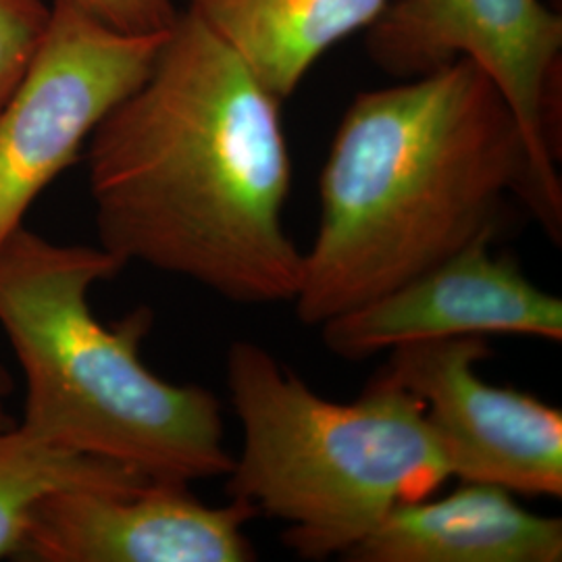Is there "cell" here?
<instances>
[{
	"label": "cell",
	"instance_id": "cell-1",
	"mask_svg": "<svg viewBox=\"0 0 562 562\" xmlns=\"http://www.w3.org/2000/svg\"><path fill=\"white\" fill-rule=\"evenodd\" d=\"M88 178L104 250L246 306L292 302V162L280 101L180 11L140 86L99 123Z\"/></svg>",
	"mask_w": 562,
	"mask_h": 562
},
{
	"label": "cell",
	"instance_id": "cell-2",
	"mask_svg": "<svg viewBox=\"0 0 562 562\" xmlns=\"http://www.w3.org/2000/svg\"><path fill=\"white\" fill-rule=\"evenodd\" d=\"M508 194L561 241L521 125L473 60L355 97L319 176V223L292 304L322 323L498 232Z\"/></svg>",
	"mask_w": 562,
	"mask_h": 562
},
{
	"label": "cell",
	"instance_id": "cell-3",
	"mask_svg": "<svg viewBox=\"0 0 562 562\" xmlns=\"http://www.w3.org/2000/svg\"><path fill=\"white\" fill-rule=\"evenodd\" d=\"M123 267L102 246L57 244L25 225L0 244V327L25 378L21 425L155 482L227 477L234 454L215 394L165 382L142 361L150 311L113 325L92 313V288Z\"/></svg>",
	"mask_w": 562,
	"mask_h": 562
},
{
	"label": "cell",
	"instance_id": "cell-4",
	"mask_svg": "<svg viewBox=\"0 0 562 562\" xmlns=\"http://www.w3.org/2000/svg\"><path fill=\"white\" fill-rule=\"evenodd\" d=\"M241 450L227 494L285 525L301 559H344L404 503L452 480L422 402L380 373L359 401L315 394L255 341L227 352Z\"/></svg>",
	"mask_w": 562,
	"mask_h": 562
},
{
	"label": "cell",
	"instance_id": "cell-5",
	"mask_svg": "<svg viewBox=\"0 0 562 562\" xmlns=\"http://www.w3.org/2000/svg\"><path fill=\"white\" fill-rule=\"evenodd\" d=\"M364 36L369 59L411 80L473 60L521 125L546 201L562 215L561 11L543 0H390Z\"/></svg>",
	"mask_w": 562,
	"mask_h": 562
},
{
	"label": "cell",
	"instance_id": "cell-6",
	"mask_svg": "<svg viewBox=\"0 0 562 562\" xmlns=\"http://www.w3.org/2000/svg\"><path fill=\"white\" fill-rule=\"evenodd\" d=\"M167 34H125L71 0H55L38 53L0 109V244L140 86Z\"/></svg>",
	"mask_w": 562,
	"mask_h": 562
},
{
	"label": "cell",
	"instance_id": "cell-7",
	"mask_svg": "<svg viewBox=\"0 0 562 562\" xmlns=\"http://www.w3.org/2000/svg\"><path fill=\"white\" fill-rule=\"evenodd\" d=\"M387 355L383 375L422 402L454 480L561 498V408L483 382L477 364L492 355L485 338L417 341Z\"/></svg>",
	"mask_w": 562,
	"mask_h": 562
},
{
	"label": "cell",
	"instance_id": "cell-8",
	"mask_svg": "<svg viewBox=\"0 0 562 562\" xmlns=\"http://www.w3.org/2000/svg\"><path fill=\"white\" fill-rule=\"evenodd\" d=\"M487 232L459 252L319 325L325 348L364 361L417 341L471 336L562 340V301L538 288Z\"/></svg>",
	"mask_w": 562,
	"mask_h": 562
},
{
	"label": "cell",
	"instance_id": "cell-9",
	"mask_svg": "<svg viewBox=\"0 0 562 562\" xmlns=\"http://www.w3.org/2000/svg\"><path fill=\"white\" fill-rule=\"evenodd\" d=\"M190 483L148 482L134 490L69 487L48 494L30 521L21 561L248 562L246 522L259 513L232 498L201 503Z\"/></svg>",
	"mask_w": 562,
	"mask_h": 562
},
{
	"label": "cell",
	"instance_id": "cell-10",
	"mask_svg": "<svg viewBox=\"0 0 562 562\" xmlns=\"http://www.w3.org/2000/svg\"><path fill=\"white\" fill-rule=\"evenodd\" d=\"M344 561L561 562L562 521L501 485L459 482L440 498L398 504Z\"/></svg>",
	"mask_w": 562,
	"mask_h": 562
},
{
	"label": "cell",
	"instance_id": "cell-11",
	"mask_svg": "<svg viewBox=\"0 0 562 562\" xmlns=\"http://www.w3.org/2000/svg\"><path fill=\"white\" fill-rule=\"evenodd\" d=\"M255 78L285 101L338 42L367 30L390 0H183Z\"/></svg>",
	"mask_w": 562,
	"mask_h": 562
},
{
	"label": "cell",
	"instance_id": "cell-12",
	"mask_svg": "<svg viewBox=\"0 0 562 562\" xmlns=\"http://www.w3.org/2000/svg\"><path fill=\"white\" fill-rule=\"evenodd\" d=\"M155 482L97 457L46 442L25 425L0 434V559H18L36 506L69 487L134 490Z\"/></svg>",
	"mask_w": 562,
	"mask_h": 562
},
{
	"label": "cell",
	"instance_id": "cell-13",
	"mask_svg": "<svg viewBox=\"0 0 562 562\" xmlns=\"http://www.w3.org/2000/svg\"><path fill=\"white\" fill-rule=\"evenodd\" d=\"M48 20L42 0H0V109L38 53Z\"/></svg>",
	"mask_w": 562,
	"mask_h": 562
},
{
	"label": "cell",
	"instance_id": "cell-14",
	"mask_svg": "<svg viewBox=\"0 0 562 562\" xmlns=\"http://www.w3.org/2000/svg\"><path fill=\"white\" fill-rule=\"evenodd\" d=\"M106 25L125 34H161L180 11L173 0H71Z\"/></svg>",
	"mask_w": 562,
	"mask_h": 562
},
{
	"label": "cell",
	"instance_id": "cell-15",
	"mask_svg": "<svg viewBox=\"0 0 562 562\" xmlns=\"http://www.w3.org/2000/svg\"><path fill=\"white\" fill-rule=\"evenodd\" d=\"M11 394H13V380L7 373V369L0 364V434L15 425L11 413H9V398H11Z\"/></svg>",
	"mask_w": 562,
	"mask_h": 562
},
{
	"label": "cell",
	"instance_id": "cell-16",
	"mask_svg": "<svg viewBox=\"0 0 562 562\" xmlns=\"http://www.w3.org/2000/svg\"><path fill=\"white\" fill-rule=\"evenodd\" d=\"M561 2L562 0H550V4H552L554 9H559V11H561Z\"/></svg>",
	"mask_w": 562,
	"mask_h": 562
}]
</instances>
